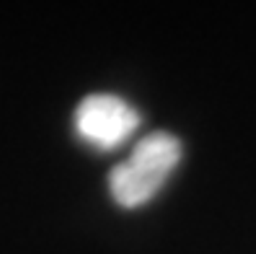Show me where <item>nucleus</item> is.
Masks as SVG:
<instances>
[{
    "label": "nucleus",
    "instance_id": "1",
    "mask_svg": "<svg viewBox=\"0 0 256 254\" xmlns=\"http://www.w3.org/2000/svg\"><path fill=\"white\" fill-rule=\"evenodd\" d=\"M182 158V143L171 132H150L109 174V189L122 207H140L156 197Z\"/></svg>",
    "mask_w": 256,
    "mask_h": 254
},
{
    "label": "nucleus",
    "instance_id": "2",
    "mask_svg": "<svg viewBox=\"0 0 256 254\" xmlns=\"http://www.w3.org/2000/svg\"><path fill=\"white\" fill-rule=\"evenodd\" d=\"M140 125V114L124 99L114 94H91L75 109L78 135L101 151L122 145Z\"/></svg>",
    "mask_w": 256,
    "mask_h": 254
}]
</instances>
